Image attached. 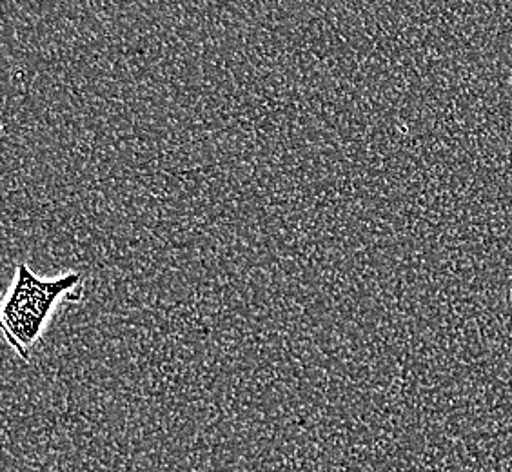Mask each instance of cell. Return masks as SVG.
I'll return each instance as SVG.
<instances>
[{
    "label": "cell",
    "instance_id": "cell-1",
    "mask_svg": "<svg viewBox=\"0 0 512 472\" xmlns=\"http://www.w3.org/2000/svg\"><path fill=\"white\" fill-rule=\"evenodd\" d=\"M82 276L68 273L59 278H40L26 264H19L10 295L2 305V331L22 360H30L31 347L39 340L60 296L80 293Z\"/></svg>",
    "mask_w": 512,
    "mask_h": 472
}]
</instances>
